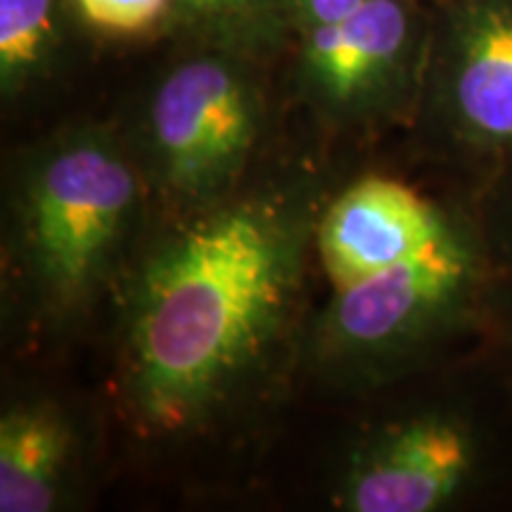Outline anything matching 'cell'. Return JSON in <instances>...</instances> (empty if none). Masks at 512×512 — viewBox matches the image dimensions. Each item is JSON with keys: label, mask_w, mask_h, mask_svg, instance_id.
I'll list each match as a JSON object with an SVG mask.
<instances>
[{"label": "cell", "mask_w": 512, "mask_h": 512, "mask_svg": "<svg viewBox=\"0 0 512 512\" xmlns=\"http://www.w3.org/2000/svg\"><path fill=\"white\" fill-rule=\"evenodd\" d=\"M309 221L280 192L185 211L128 280L119 382L147 437L202 432L238 406L297 311Z\"/></svg>", "instance_id": "obj_1"}, {"label": "cell", "mask_w": 512, "mask_h": 512, "mask_svg": "<svg viewBox=\"0 0 512 512\" xmlns=\"http://www.w3.org/2000/svg\"><path fill=\"white\" fill-rule=\"evenodd\" d=\"M418 387L358 441L335 505L439 512L512 491V361L482 342L420 370Z\"/></svg>", "instance_id": "obj_2"}, {"label": "cell", "mask_w": 512, "mask_h": 512, "mask_svg": "<svg viewBox=\"0 0 512 512\" xmlns=\"http://www.w3.org/2000/svg\"><path fill=\"white\" fill-rule=\"evenodd\" d=\"M491 252L482 197L418 254L342 287L313 325L311 354L342 382H403L486 342Z\"/></svg>", "instance_id": "obj_3"}, {"label": "cell", "mask_w": 512, "mask_h": 512, "mask_svg": "<svg viewBox=\"0 0 512 512\" xmlns=\"http://www.w3.org/2000/svg\"><path fill=\"white\" fill-rule=\"evenodd\" d=\"M143 178L100 128L62 133L27 159L12 195V254L46 318L83 313L124 264Z\"/></svg>", "instance_id": "obj_4"}, {"label": "cell", "mask_w": 512, "mask_h": 512, "mask_svg": "<svg viewBox=\"0 0 512 512\" xmlns=\"http://www.w3.org/2000/svg\"><path fill=\"white\" fill-rule=\"evenodd\" d=\"M413 124L446 176L479 192L512 176V0L434 5Z\"/></svg>", "instance_id": "obj_5"}, {"label": "cell", "mask_w": 512, "mask_h": 512, "mask_svg": "<svg viewBox=\"0 0 512 512\" xmlns=\"http://www.w3.org/2000/svg\"><path fill=\"white\" fill-rule=\"evenodd\" d=\"M264 131V98L238 53L209 48L166 72L143 117L150 181L178 209L233 195Z\"/></svg>", "instance_id": "obj_6"}, {"label": "cell", "mask_w": 512, "mask_h": 512, "mask_svg": "<svg viewBox=\"0 0 512 512\" xmlns=\"http://www.w3.org/2000/svg\"><path fill=\"white\" fill-rule=\"evenodd\" d=\"M434 31L425 0H366L339 22L306 31L297 86L332 124L415 121Z\"/></svg>", "instance_id": "obj_7"}, {"label": "cell", "mask_w": 512, "mask_h": 512, "mask_svg": "<svg viewBox=\"0 0 512 512\" xmlns=\"http://www.w3.org/2000/svg\"><path fill=\"white\" fill-rule=\"evenodd\" d=\"M479 197L482 192L460 181L437 195L399 178H361L320 216V264L335 290L366 280L425 249Z\"/></svg>", "instance_id": "obj_8"}, {"label": "cell", "mask_w": 512, "mask_h": 512, "mask_svg": "<svg viewBox=\"0 0 512 512\" xmlns=\"http://www.w3.org/2000/svg\"><path fill=\"white\" fill-rule=\"evenodd\" d=\"M79 439L50 401H24L0 418V510L50 512L72 486Z\"/></svg>", "instance_id": "obj_9"}, {"label": "cell", "mask_w": 512, "mask_h": 512, "mask_svg": "<svg viewBox=\"0 0 512 512\" xmlns=\"http://www.w3.org/2000/svg\"><path fill=\"white\" fill-rule=\"evenodd\" d=\"M176 24L211 48L245 55L271 46L290 22V0H171Z\"/></svg>", "instance_id": "obj_10"}, {"label": "cell", "mask_w": 512, "mask_h": 512, "mask_svg": "<svg viewBox=\"0 0 512 512\" xmlns=\"http://www.w3.org/2000/svg\"><path fill=\"white\" fill-rule=\"evenodd\" d=\"M60 31L55 0H0V88L15 98L53 67Z\"/></svg>", "instance_id": "obj_11"}, {"label": "cell", "mask_w": 512, "mask_h": 512, "mask_svg": "<svg viewBox=\"0 0 512 512\" xmlns=\"http://www.w3.org/2000/svg\"><path fill=\"white\" fill-rule=\"evenodd\" d=\"M482 216L491 252L486 342L512 361V176L482 190Z\"/></svg>", "instance_id": "obj_12"}, {"label": "cell", "mask_w": 512, "mask_h": 512, "mask_svg": "<svg viewBox=\"0 0 512 512\" xmlns=\"http://www.w3.org/2000/svg\"><path fill=\"white\" fill-rule=\"evenodd\" d=\"M88 27L107 36H138L171 15V0H74Z\"/></svg>", "instance_id": "obj_13"}, {"label": "cell", "mask_w": 512, "mask_h": 512, "mask_svg": "<svg viewBox=\"0 0 512 512\" xmlns=\"http://www.w3.org/2000/svg\"><path fill=\"white\" fill-rule=\"evenodd\" d=\"M366 0H290V22L302 34L339 22L361 8Z\"/></svg>", "instance_id": "obj_14"}, {"label": "cell", "mask_w": 512, "mask_h": 512, "mask_svg": "<svg viewBox=\"0 0 512 512\" xmlns=\"http://www.w3.org/2000/svg\"><path fill=\"white\" fill-rule=\"evenodd\" d=\"M425 3H430V5H439V3H444V0H425Z\"/></svg>", "instance_id": "obj_15"}]
</instances>
